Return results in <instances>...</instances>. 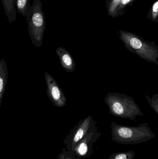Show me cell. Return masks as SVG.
<instances>
[{
	"label": "cell",
	"mask_w": 158,
	"mask_h": 159,
	"mask_svg": "<svg viewBox=\"0 0 158 159\" xmlns=\"http://www.w3.org/2000/svg\"><path fill=\"white\" fill-rule=\"evenodd\" d=\"M98 130L96 122L92 116H88L80 120L70 132L64 140L66 149L72 152L85 135Z\"/></svg>",
	"instance_id": "5"
},
{
	"label": "cell",
	"mask_w": 158,
	"mask_h": 159,
	"mask_svg": "<svg viewBox=\"0 0 158 159\" xmlns=\"http://www.w3.org/2000/svg\"><path fill=\"white\" fill-rule=\"evenodd\" d=\"M145 98L151 108L158 115V94H154L152 97L145 95Z\"/></svg>",
	"instance_id": "15"
},
{
	"label": "cell",
	"mask_w": 158,
	"mask_h": 159,
	"mask_svg": "<svg viewBox=\"0 0 158 159\" xmlns=\"http://www.w3.org/2000/svg\"><path fill=\"white\" fill-rule=\"evenodd\" d=\"M62 150L65 153V159H77L70 152L66 150V148H63Z\"/></svg>",
	"instance_id": "16"
},
{
	"label": "cell",
	"mask_w": 158,
	"mask_h": 159,
	"mask_svg": "<svg viewBox=\"0 0 158 159\" xmlns=\"http://www.w3.org/2000/svg\"><path fill=\"white\" fill-rule=\"evenodd\" d=\"M15 7L19 13L24 16H28V0H15Z\"/></svg>",
	"instance_id": "12"
},
{
	"label": "cell",
	"mask_w": 158,
	"mask_h": 159,
	"mask_svg": "<svg viewBox=\"0 0 158 159\" xmlns=\"http://www.w3.org/2000/svg\"><path fill=\"white\" fill-rule=\"evenodd\" d=\"M31 16L28 21V33L32 44L37 48L42 46L45 29V15L40 0H33L31 7Z\"/></svg>",
	"instance_id": "4"
},
{
	"label": "cell",
	"mask_w": 158,
	"mask_h": 159,
	"mask_svg": "<svg viewBox=\"0 0 158 159\" xmlns=\"http://www.w3.org/2000/svg\"><path fill=\"white\" fill-rule=\"evenodd\" d=\"M135 152L132 150L127 152H117L109 156L107 159H134Z\"/></svg>",
	"instance_id": "13"
},
{
	"label": "cell",
	"mask_w": 158,
	"mask_h": 159,
	"mask_svg": "<svg viewBox=\"0 0 158 159\" xmlns=\"http://www.w3.org/2000/svg\"><path fill=\"white\" fill-rule=\"evenodd\" d=\"M44 76L47 86L46 93L50 101L56 107H62L66 106V96L56 80L47 71L45 72Z\"/></svg>",
	"instance_id": "7"
},
{
	"label": "cell",
	"mask_w": 158,
	"mask_h": 159,
	"mask_svg": "<svg viewBox=\"0 0 158 159\" xmlns=\"http://www.w3.org/2000/svg\"><path fill=\"white\" fill-rule=\"evenodd\" d=\"M135 0H106L108 15L112 18L123 16Z\"/></svg>",
	"instance_id": "8"
},
{
	"label": "cell",
	"mask_w": 158,
	"mask_h": 159,
	"mask_svg": "<svg viewBox=\"0 0 158 159\" xmlns=\"http://www.w3.org/2000/svg\"><path fill=\"white\" fill-rule=\"evenodd\" d=\"M58 159H65V153L63 150H62V152L60 153L58 155Z\"/></svg>",
	"instance_id": "17"
},
{
	"label": "cell",
	"mask_w": 158,
	"mask_h": 159,
	"mask_svg": "<svg viewBox=\"0 0 158 159\" xmlns=\"http://www.w3.org/2000/svg\"><path fill=\"white\" fill-rule=\"evenodd\" d=\"M147 18L152 22L158 21V1L156 0L149 9L147 15Z\"/></svg>",
	"instance_id": "14"
},
{
	"label": "cell",
	"mask_w": 158,
	"mask_h": 159,
	"mask_svg": "<svg viewBox=\"0 0 158 159\" xmlns=\"http://www.w3.org/2000/svg\"><path fill=\"white\" fill-rule=\"evenodd\" d=\"M2 2L9 22L15 21L16 11L15 0H2Z\"/></svg>",
	"instance_id": "11"
},
{
	"label": "cell",
	"mask_w": 158,
	"mask_h": 159,
	"mask_svg": "<svg viewBox=\"0 0 158 159\" xmlns=\"http://www.w3.org/2000/svg\"><path fill=\"white\" fill-rule=\"evenodd\" d=\"M100 135L101 133L98 130L88 134L70 153L76 159H85L89 157L92 154L94 144L99 139Z\"/></svg>",
	"instance_id": "6"
},
{
	"label": "cell",
	"mask_w": 158,
	"mask_h": 159,
	"mask_svg": "<svg viewBox=\"0 0 158 159\" xmlns=\"http://www.w3.org/2000/svg\"><path fill=\"white\" fill-rule=\"evenodd\" d=\"M111 140L122 145H135L145 143L155 138L147 123L140 124L137 127L120 125L112 121Z\"/></svg>",
	"instance_id": "1"
},
{
	"label": "cell",
	"mask_w": 158,
	"mask_h": 159,
	"mask_svg": "<svg viewBox=\"0 0 158 159\" xmlns=\"http://www.w3.org/2000/svg\"><path fill=\"white\" fill-rule=\"evenodd\" d=\"M105 102L109 107L110 114L121 118L135 120L137 116L143 114L133 97L119 93H108Z\"/></svg>",
	"instance_id": "3"
},
{
	"label": "cell",
	"mask_w": 158,
	"mask_h": 159,
	"mask_svg": "<svg viewBox=\"0 0 158 159\" xmlns=\"http://www.w3.org/2000/svg\"><path fill=\"white\" fill-rule=\"evenodd\" d=\"M8 79V70L4 59L0 60V109Z\"/></svg>",
	"instance_id": "10"
},
{
	"label": "cell",
	"mask_w": 158,
	"mask_h": 159,
	"mask_svg": "<svg viewBox=\"0 0 158 159\" xmlns=\"http://www.w3.org/2000/svg\"><path fill=\"white\" fill-rule=\"evenodd\" d=\"M55 52L59 57L63 69L67 72H73L76 65L75 60L70 53L62 47L58 48Z\"/></svg>",
	"instance_id": "9"
},
{
	"label": "cell",
	"mask_w": 158,
	"mask_h": 159,
	"mask_svg": "<svg viewBox=\"0 0 158 159\" xmlns=\"http://www.w3.org/2000/svg\"><path fill=\"white\" fill-rule=\"evenodd\" d=\"M117 34L127 50L147 62L158 65V46L155 42L146 41L131 32L120 30Z\"/></svg>",
	"instance_id": "2"
}]
</instances>
